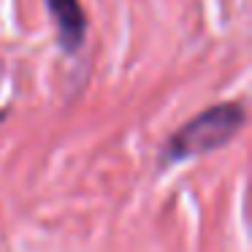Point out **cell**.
<instances>
[{"mask_svg": "<svg viewBox=\"0 0 252 252\" xmlns=\"http://www.w3.org/2000/svg\"><path fill=\"white\" fill-rule=\"evenodd\" d=\"M244 125V109L241 103H217L212 109L192 117L187 125H182L168 138V147L163 152V163H179L198 155L214 152L225 147Z\"/></svg>", "mask_w": 252, "mask_h": 252, "instance_id": "cell-1", "label": "cell"}, {"mask_svg": "<svg viewBox=\"0 0 252 252\" xmlns=\"http://www.w3.org/2000/svg\"><path fill=\"white\" fill-rule=\"evenodd\" d=\"M52 17L57 25V35L65 52H76L84 41V30H87V19L79 6V0H46Z\"/></svg>", "mask_w": 252, "mask_h": 252, "instance_id": "cell-2", "label": "cell"}, {"mask_svg": "<svg viewBox=\"0 0 252 252\" xmlns=\"http://www.w3.org/2000/svg\"><path fill=\"white\" fill-rule=\"evenodd\" d=\"M3 117H6V114H3V111H0V120H3Z\"/></svg>", "mask_w": 252, "mask_h": 252, "instance_id": "cell-3", "label": "cell"}]
</instances>
